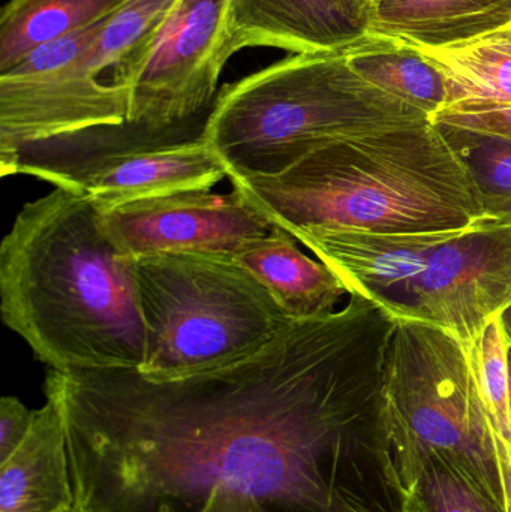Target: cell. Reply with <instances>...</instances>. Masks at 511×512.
I'll list each match as a JSON object with an SVG mask.
<instances>
[{
  "label": "cell",
  "mask_w": 511,
  "mask_h": 512,
  "mask_svg": "<svg viewBox=\"0 0 511 512\" xmlns=\"http://www.w3.org/2000/svg\"><path fill=\"white\" fill-rule=\"evenodd\" d=\"M404 512H507L467 472L435 451H419L401 463Z\"/></svg>",
  "instance_id": "19"
},
{
  "label": "cell",
  "mask_w": 511,
  "mask_h": 512,
  "mask_svg": "<svg viewBox=\"0 0 511 512\" xmlns=\"http://www.w3.org/2000/svg\"><path fill=\"white\" fill-rule=\"evenodd\" d=\"M35 409H29L14 396L0 400V463L8 460L23 444L32 429Z\"/></svg>",
  "instance_id": "24"
},
{
  "label": "cell",
  "mask_w": 511,
  "mask_h": 512,
  "mask_svg": "<svg viewBox=\"0 0 511 512\" xmlns=\"http://www.w3.org/2000/svg\"><path fill=\"white\" fill-rule=\"evenodd\" d=\"M230 48L273 47L293 54L342 53L371 33L360 0H230Z\"/></svg>",
  "instance_id": "12"
},
{
  "label": "cell",
  "mask_w": 511,
  "mask_h": 512,
  "mask_svg": "<svg viewBox=\"0 0 511 512\" xmlns=\"http://www.w3.org/2000/svg\"><path fill=\"white\" fill-rule=\"evenodd\" d=\"M360 2L365 3V5H368L369 9H371V3L374 2V0H360Z\"/></svg>",
  "instance_id": "28"
},
{
  "label": "cell",
  "mask_w": 511,
  "mask_h": 512,
  "mask_svg": "<svg viewBox=\"0 0 511 512\" xmlns=\"http://www.w3.org/2000/svg\"><path fill=\"white\" fill-rule=\"evenodd\" d=\"M498 459L503 475L504 502L507 512H511V445L497 435Z\"/></svg>",
  "instance_id": "25"
},
{
  "label": "cell",
  "mask_w": 511,
  "mask_h": 512,
  "mask_svg": "<svg viewBox=\"0 0 511 512\" xmlns=\"http://www.w3.org/2000/svg\"><path fill=\"white\" fill-rule=\"evenodd\" d=\"M396 318L362 295L290 319L233 366L173 381L50 369L83 512H404L384 363Z\"/></svg>",
  "instance_id": "1"
},
{
  "label": "cell",
  "mask_w": 511,
  "mask_h": 512,
  "mask_svg": "<svg viewBox=\"0 0 511 512\" xmlns=\"http://www.w3.org/2000/svg\"><path fill=\"white\" fill-rule=\"evenodd\" d=\"M164 129L125 122L95 126L18 150L12 176L36 177L83 195L101 213L132 201L212 189L228 170L206 138V119Z\"/></svg>",
  "instance_id": "8"
},
{
  "label": "cell",
  "mask_w": 511,
  "mask_h": 512,
  "mask_svg": "<svg viewBox=\"0 0 511 512\" xmlns=\"http://www.w3.org/2000/svg\"><path fill=\"white\" fill-rule=\"evenodd\" d=\"M465 349L495 433L511 445L507 339L500 318L491 319Z\"/></svg>",
  "instance_id": "21"
},
{
  "label": "cell",
  "mask_w": 511,
  "mask_h": 512,
  "mask_svg": "<svg viewBox=\"0 0 511 512\" xmlns=\"http://www.w3.org/2000/svg\"><path fill=\"white\" fill-rule=\"evenodd\" d=\"M431 120L511 138V105L453 104Z\"/></svg>",
  "instance_id": "23"
},
{
  "label": "cell",
  "mask_w": 511,
  "mask_h": 512,
  "mask_svg": "<svg viewBox=\"0 0 511 512\" xmlns=\"http://www.w3.org/2000/svg\"><path fill=\"white\" fill-rule=\"evenodd\" d=\"M387 418L402 460L435 451L504 502L497 433L464 343L437 325L396 319L384 363Z\"/></svg>",
  "instance_id": "7"
},
{
  "label": "cell",
  "mask_w": 511,
  "mask_h": 512,
  "mask_svg": "<svg viewBox=\"0 0 511 512\" xmlns=\"http://www.w3.org/2000/svg\"><path fill=\"white\" fill-rule=\"evenodd\" d=\"M500 318L501 325H503L504 334H506V339L511 342V304L503 310V312L498 315Z\"/></svg>",
  "instance_id": "26"
},
{
  "label": "cell",
  "mask_w": 511,
  "mask_h": 512,
  "mask_svg": "<svg viewBox=\"0 0 511 512\" xmlns=\"http://www.w3.org/2000/svg\"><path fill=\"white\" fill-rule=\"evenodd\" d=\"M429 120L360 77L345 51L294 54L224 87L206 138L242 180L278 176L330 141Z\"/></svg>",
  "instance_id": "4"
},
{
  "label": "cell",
  "mask_w": 511,
  "mask_h": 512,
  "mask_svg": "<svg viewBox=\"0 0 511 512\" xmlns=\"http://www.w3.org/2000/svg\"><path fill=\"white\" fill-rule=\"evenodd\" d=\"M291 236L462 230L486 221L467 167L432 120L330 141L278 176L231 180Z\"/></svg>",
  "instance_id": "3"
},
{
  "label": "cell",
  "mask_w": 511,
  "mask_h": 512,
  "mask_svg": "<svg viewBox=\"0 0 511 512\" xmlns=\"http://www.w3.org/2000/svg\"><path fill=\"white\" fill-rule=\"evenodd\" d=\"M129 0H9L0 15V72L116 14Z\"/></svg>",
  "instance_id": "17"
},
{
  "label": "cell",
  "mask_w": 511,
  "mask_h": 512,
  "mask_svg": "<svg viewBox=\"0 0 511 512\" xmlns=\"http://www.w3.org/2000/svg\"><path fill=\"white\" fill-rule=\"evenodd\" d=\"M62 512H83V511L78 510L77 507H72V508H69V510L62 511Z\"/></svg>",
  "instance_id": "29"
},
{
  "label": "cell",
  "mask_w": 511,
  "mask_h": 512,
  "mask_svg": "<svg viewBox=\"0 0 511 512\" xmlns=\"http://www.w3.org/2000/svg\"><path fill=\"white\" fill-rule=\"evenodd\" d=\"M414 47L443 72L450 105H511V27L453 47Z\"/></svg>",
  "instance_id": "18"
},
{
  "label": "cell",
  "mask_w": 511,
  "mask_h": 512,
  "mask_svg": "<svg viewBox=\"0 0 511 512\" xmlns=\"http://www.w3.org/2000/svg\"><path fill=\"white\" fill-rule=\"evenodd\" d=\"M435 125L476 183L486 221L511 227V138L446 123Z\"/></svg>",
  "instance_id": "20"
},
{
  "label": "cell",
  "mask_w": 511,
  "mask_h": 512,
  "mask_svg": "<svg viewBox=\"0 0 511 512\" xmlns=\"http://www.w3.org/2000/svg\"><path fill=\"white\" fill-rule=\"evenodd\" d=\"M146 355L138 372L173 381L215 372L264 348L290 321L234 256L158 254L135 259Z\"/></svg>",
  "instance_id": "6"
},
{
  "label": "cell",
  "mask_w": 511,
  "mask_h": 512,
  "mask_svg": "<svg viewBox=\"0 0 511 512\" xmlns=\"http://www.w3.org/2000/svg\"><path fill=\"white\" fill-rule=\"evenodd\" d=\"M104 21L50 42L0 72L2 177L12 176L15 156L26 144L128 120V90L102 80L90 59Z\"/></svg>",
  "instance_id": "10"
},
{
  "label": "cell",
  "mask_w": 511,
  "mask_h": 512,
  "mask_svg": "<svg viewBox=\"0 0 511 512\" xmlns=\"http://www.w3.org/2000/svg\"><path fill=\"white\" fill-rule=\"evenodd\" d=\"M75 507L62 412L54 400L35 409L23 444L0 463V512H62Z\"/></svg>",
  "instance_id": "13"
},
{
  "label": "cell",
  "mask_w": 511,
  "mask_h": 512,
  "mask_svg": "<svg viewBox=\"0 0 511 512\" xmlns=\"http://www.w3.org/2000/svg\"><path fill=\"white\" fill-rule=\"evenodd\" d=\"M0 315L50 369L143 366L135 259L83 195L54 188L24 204L0 246Z\"/></svg>",
  "instance_id": "2"
},
{
  "label": "cell",
  "mask_w": 511,
  "mask_h": 512,
  "mask_svg": "<svg viewBox=\"0 0 511 512\" xmlns=\"http://www.w3.org/2000/svg\"><path fill=\"white\" fill-rule=\"evenodd\" d=\"M297 242L329 265L350 294L396 319L428 322L464 346L511 304V227L372 234L312 230Z\"/></svg>",
  "instance_id": "5"
},
{
  "label": "cell",
  "mask_w": 511,
  "mask_h": 512,
  "mask_svg": "<svg viewBox=\"0 0 511 512\" xmlns=\"http://www.w3.org/2000/svg\"><path fill=\"white\" fill-rule=\"evenodd\" d=\"M230 0H176L113 71L128 90V120L164 129L203 116L230 48Z\"/></svg>",
  "instance_id": "9"
},
{
  "label": "cell",
  "mask_w": 511,
  "mask_h": 512,
  "mask_svg": "<svg viewBox=\"0 0 511 512\" xmlns=\"http://www.w3.org/2000/svg\"><path fill=\"white\" fill-rule=\"evenodd\" d=\"M511 27V0H374L371 33L453 47Z\"/></svg>",
  "instance_id": "14"
},
{
  "label": "cell",
  "mask_w": 511,
  "mask_h": 512,
  "mask_svg": "<svg viewBox=\"0 0 511 512\" xmlns=\"http://www.w3.org/2000/svg\"><path fill=\"white\" fill-rule=\"evenodd\" d=\"M102 225L116 248L134 259L180 252L237 256L275 228L236 188L132 201L102 213Z\"/></svg>",
  "instance_id": "11"
},
{
  "label": "cell",
  "mask_w": 511,
  "mask_h": 512,
  "mask_svg": "<svg viewBox=\"0 0 511 512\" xmlns=\"http://www.w3.org/2000/svg\"><path fill=\"white\" fill-rule=\"evenodd\" d=\"M296 237L273 228L264 239L234 256L254 274L291 319L317 318L335 312L350 295L338 274L320 259L303 254Z\"/></svg>",
  "instance_id": "15"
},
{
  "label": "cell",
  "mask_w": 511,
  "mask_h": 512,
  "mask_svg": "<svg viewBox=\"0 0 511 512\" xmlns=\"http://www.w3.org/2000/svg\"><path fill=\"white\" fill-rule=\"evenodd\" d=\"M507 364H509V379H510V427H511V342L507 340Z\"/></svg>",
  "instance_id": "27"
},
{
  "label": "cell",
  "mask_w": 511,
  "mask_h": 512,
  "mask_svg": "<svg viewBox=\"0 0 511 512\" xmlns=\"http://www.w3.org/2000/svg\"><path fill=\"white\" fill-rule=\"evenodd\" d=\"M345 56L360 77L419 108L431 119L452 102L443 72L410 42L369 35L345 50Z\"/></svg>",
  "instance_id": "16"
},
{
  "label": "cell",
  "mask_w": 511,
  "mask_h": 512,
  "mask_svg": "<svg viewBox=\"0 0 511 512\" xmlns=\"http://www.w3.org/2000/svg\"><path fill=\"white\" fill-rule=\"evenodd\" d=\"M176 0H129L99 29L90 59L101 74L116 69L153 27L170 11Z\"/></svg>",
  "instance_id": "22"
}]
</instances>
